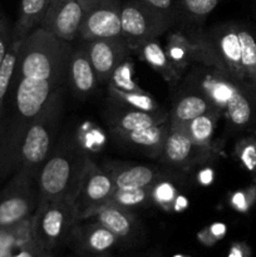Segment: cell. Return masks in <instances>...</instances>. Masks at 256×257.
I'll list each match as a JSON object with an SVG mask.
<instances>
[{"instance_id": "obj_1", "label": "cell", "mask_w": 256, "mask_h": 257, "mask_svg": "<svg viewBox=\"0 0 256 257\" xmlns=\"http://www.w3.org/2000/svg\"><path fill=\"white\" fill-rule=\"evenodd\" d=\"M88 157L75 136L72 133L60 136L38 173L40 201L73 202Z\"/></svg>"}, {"instance_id": "obj_2", "label": "cell", "mask_w": 256, "mask_h": 257, "mask_svg": "<svg viewBox=\"0 0 256 257\" xmlns=\"http://www.w3.org/2000/svg\"><path fill=\"white\" fill-rule=\"evenodd\" d=\"M192 90L205 94L235 130H246L256 122V95L222 73L203 67L192 74Z\"/></svg>"}, {"instance_id": "obj_3", "label": "cell", "mask_w": 256, "mask_h": 257, "mask_svg": "<svg viewBox=\"0 0 256 257\" xmlns=\"http://www.w3.org/2000/svg\"><path fill=\"white\" fill-rule=\"evenodd\" d=\"M63 113V89L58 90L33 120L23 141L18 170L39 173L58 140ZM17 170V171H18ZM15 171V172H17Z\"/></svg>"}, {"instance_id": "obj_4", "label": "cell", "mask_w": 256, "mask_h": 257, "mask_svg": "<svg viewBox=\"0 0 256 257\" xmlns=\"http://www.w3.org/2000/svg\"><path fill=\"white\" fill-rule=\"evenodd\" d=\"M79 222L74 203L70 201H40L33 216V236L42 250L54 253L68 242L73 227Z\"/></svg>"}, {"instance_id": "obj_5", "label": "cell", "mask_w": 256, "mask_h": 257, "mask_svg": "<svg viewBox=\"0 0 256 257\" xmlns=\"http://www.w3.org/2000/svg\"><path fill=\"white\" fill-rule=\"evenodd\" d=\"M40 203L37 173L18 170L0 191V227L33 217Z\"/></svg>"}, {"instance_id": "obj_6", "label": "cell", "mask_w": 256, "mask_h": 257, "mask_svg": "<svg viewBox=\"0 0 256 257\" xmlns=\"http://www.w3.org/2000/svg\"><path fill=\"white\" fill-rule=\"evenodd\" d=\"M175 25L173 20L141 0H125L120 7L122 39L131 52L143 43L158 39Z\"/></svg>"}, {"instance_id": "obj_7", "label": "cell", "mask_w": 256, "mask_h": 257, "mask_svg": "<svg viewBox=\"0 0 256 257\" xmlns=\"http://www.w3.org/2000/svg\"><path fill=\"white\" fill-rule=\"evenodd\" d=\"M115 190L114 182L107 171L88 157L77 196L73 201L78 220H85L93 211L109 202Z\"/></svg>"}, {"instance_id": "obj_8", "label": "cell", "mask_w": 256, "mask_h": 257, "mask_svg": "<svg viewBox=\"0 0 256 257\" xmlns=\"http://www.w3.org/2000/svg\"><path fill=\"white\" fill-rule=\"evenodd\" d=\"M218 153L215 145L202 146L192 142L185 133L170 123V131L166 137L160 161L177 168H191L203 165Z\"/></svg>"}, {"instance_id": "obj_9", "label": "cell", "mask_w": 256, "mask_h": 257, "mask_svg": "<svg viewBox=\"0 0 256 257\" xmlns=\"http://www.w3.org/2000/svg\"><path fill=\"white\" fill-rule=\"evenodd\" d=\"M120 0H97L85 10L79 30L83 42L97 39H122Z\"/></svg>"}, {"instance_id": "obj_10", "label": "cell", "mask_w": 256, "mask_h": 257, "mask_svg": "<svg viewBox=\"0 0 256 257\" xmlns=\"http://www.w3.org/2000/svg\"><path fill=\"white\" fill-rule=\"evenodd\" d=\"M120 242L119 238L93 218L77 222L68 243L82 257H105Z\"/></svg>"}, {"instance_id": "obj_11", "label": "cell", "mask_w": 256, "mask_h": 257, "mask_svg": "<svg viewBox=\"0 0 256 257\" xmlns=\"http://www.w3.org/2000/svg\"><path fill=\"white\" fill-rule=\"evenodd\" d=\"M84 15V7L78 0H52L39 28L64 42H72L79 38Z\"/></svg>"}, {"instance_id": "obj_12", "label": "cell", "mask_w": 256, "mask_h": 257, "mask_svg": "<svg viewBox=\"0 0 256 257\" xmlns=\"http://www.w3.org/2000/svg\"><path fill=\"white\" fill-rule=\"evenodd\" d=\"M99 82H109L115 68L130 58L128 47L123 39H97L84 45Z\"/></svg>"}, {"instance_id": "obj_13", "label": "cell", "mask_w": 256, "mask_h": 257, "mask_svg": "<svg viewBox=\"0 0 256 257\" xmlns=\"http://www.w3.org/2000/svg\"><path fill=\"white\" fill-rule=\"evenodd\" d=\"M112 177L115 188L135 190V188L152 187L158 180L170 173L153 166L132 165V163L109 162L104 168Z\"/></svg>"}, {"instance_id": "obj_14", "label": "cell", "mask_w": 256, "mask_h": 257, "mask_svg": "<svg viewBox=\"0 0 256 257\" xmlns=\"http://www.w3.org/2000/svg\"><path fill=\"white\" fill-rule=\"evenodd\" d=\"M98 79L84 47L70 50L67 68V83L78 97H87L97 88Z\"/></svg>"}, {"instance_id": "obj_15", "label": "cell", "mask_w": 256, "mask_h": 257, "mask_svg": "<svg viewBox=\"0 0 256 257\" xmlns=\"http://www.w3.org/2000/svg\"><path fill=\"white\" fill-rule=\"evenodd\" d=\"M168 118H170V114L165 112H143V110L131 109V108L118 104V107L113 108L108 113L107 122L110 133L118 135V133L132 132V131L152 127L158 123L165 122Z\"/></svg>"}, {"instance_id": "obj_16", "label": "cell", "mask_w": 256, "mask_h": 257, "mask_svg": "<svg viewBox=\"0 0 256 257\" xmlns=\"http://www.w3.org/2000/svg\"><path fill=\"white\" fill-rule=\"evenodd\" d=\"M168 131H170V118L152 127L142 128L132 132L118 133L113 135V137L127 147L142 151L150 157H160Z\"/></svg>"}, {"instance_id": "obj_17", "label": "cell", "mask_w": 256, "mask_h": 257, "mask_svg": "<svg viewBox=\"0 0 256 257\" xmlns=\"http://www.w3.org/2000/svg\"><path fill=\"white\" fill-rule=\"evenodd\" d=\"M87 218L98 221L100 225L114 233L120 241L130 240L137 230V220H136L135 212L110 202L98 207Z\"/></svg>"}, {"instance_id": "obj_18", "label": "cell", "mask_w": 256, "mask_h": 257, "mask_svg": "<svg viewBox=\"0 0 256 257\" xmlns=\"http://www.w3.org/2000/svg\"><path fill=\"white\" fill-rule=\"evenodd\" d=\"M165 49L181 75L192 63L198 64V45L188 32L180 29L171 32L167 37Z\"/></svg>"}, {"instance_id": "obj_19", "label": "cell", "mask_w": 256, "mask_h": 257, "mask_svg": "<svg viewBox=\"0 0 256 257\" xmlns=\"http://www.w3.org/2000/svg\"><path fill=\"white\" fill-rule=\"evenodd\" d=\"M135 53L142 62L150 65L155 72H157L170 84L175 85L182 77L177 72L175 65L172 64L165 47H162L158 39H152L143 43Z\"/></svg>"}, {"instance_id": "obj_20", "label": "cell", "mask_w": 256, "mask_h": 257, "mask_svg": "<svg viewBox=\"0 0 256 257\" xmlns=\"http://www.w3.org/2000/svg\"><path fill=\"white\" fill-rule=\"evenodd\" d=\"M211 112H220V110L205 94L197 90H192L191 93L178 98L168 114L171 122H187Z\"/></svg>"}, {"instance_id": "obj_21", "label": "cell", "mask_w": 256, "mask_h": 257, "mask_svg": "<svg viewBox=\"0 0 256 257\" xmlns=\"http://www.w3.org/2000/svg\"><path fill=\"white\" fill-rule=\"evenodd\" d=\"M52 0H20L19 13L13 25V39H23L42 23Z\"/></svg>"}, {"instance_id": "obj_22", "label": "cell", "mask_w": 256, "mask_h": 257, "mask_svg": "<svg viewBox=\"0 0 256 257\" xmlns=\"http://www.w3.org/2000/svg\"><path fill=\"white\" fill-rule=\"evenodd\" d=\"M221 117H222L221 112H211L187 120V122H171L170 120V123L182 131L192 142L202 146H211L213 145V135H215L216 125Z\"/></svg>"}, {"instance_id": "obj_23", "label": "cell", "mask_w": 256, "mask_h": 257, "mask_svg": "<svg viewBox=\"0 0 256 257\" xmlns=\"http://www.w3.org/2000/svg\"><path fill=\"white\" fill-rule=\"evenodd\" d=\"M35 242L33 236V217L17 225L0 227V257H9L19 248Z\"/></svg>"}, {"instance_id": "obj_24", "label": "cell", "mask_w": 256, "mask_h": 257, "mask_svg": "<svg viewBox=\"0 0 256 257\" xmlns=\"http://www.w3.org/2000/svg\"><path fill=\"white\" fill-rule=\"evenodd\" d=\"M222 0H178L176 24L198 28Z\"/></svg>"}, {"instance_id": "obj_25", "label": "cell", "mask_w": 256, "mask_h": 257, "mask_svg": "<svg viewBox=\"0 0 256 257\" xmlns=\"http://www.w3.org/2000/svg\"><path fill=\"white\" fill-rule=\"evenodd\" d=\"M108 92H109L110 98L115 100L119 105H122V107L151 113L162 112L157 100L150 93L145 92L143 89L133 90V92H124V90L108 87Z\"/></svg>"}, {"instance_id": "obj_26", "label": "cell", "mask_w": 256, "mask_h": 257, "mask_svg": "<svg viewBox=\"0 0 256 257\" xmlns=\"http://www.w3.org/2000/svg\"><path fill=\"white\" fill-rule=\"evenodd\" d=\"M20 43H22V39H13L9 50H8L7 55H5L4 60L0 65V124H2L5 98H7L8 90H9L10 83H12L13 75L15 72Z\"/></svg>"}, {"instance_id": "obj_27", "label": "cell", "mask_w": 256, "mask_h": 257, "mask_svg": "<svg viewBox=\"0 0 256 257\" xmlns=\"http://www.w3.org/2000/svg\"><path fill=\"white\" fill-rule=\"evenodd\" d=\"M109 202L120 206L123 208H127L130 211L146 207L150 203H152L151 187L135 188V190H119V188H117L110 197Z\"/></svg>"}, {"instance_id": "obj_28", "label": "cell", "mask_w": 256, "mask_h": 257, "mask_svg": "<svg viewBox=\"0 0 256 257\" xmlns=\"http://www.w3.org/2000/svg\"><path fill=\"white\" fill-rule=\"evenodd\" d=\"M151 193H152V202L167 212H172L176 198L180 195L171 175L158 180L151 187Z\"/></svg>"}, {"instance_id": "obj_29", "label": "cell", "mask_w": 256, "mask_h": 257, "mask_svg": "<svg viewBox=\"0 0 256 257\" xmlns=\"http://www.w3.org/2000/svg\"><path fill=\"white\" fill-rule=\"evenodd\" d=\"M235 157L237 162L256 180V137H243L236 143Z\"/></svg>"}, {"instance_id": "obj_30", "label": "cell", "mask_w": 256, "mask_h": 257, "mask_svg": "<svg viewBox=\"0 0 256 257\" xmlns=\"http://www.w3.org/2000/svg\"><path fill=\"white\" fill-rule=\"evenodd\" d=\"M133 64L130 59H124L113 72L108 87L115 88V89L124 90V92H133V90H141L142 88L133 80Z\"/></svg>"}, {"instance_id": "obj_31", "label": "cell", "mask_w": 256, "mask_h": 257, "mask_svg": "<svg viewBox=\"0 0 256 257\" xmlns=\"http://www.w3.org/2000/svg\"><path fill=\"white\" fill-rule=\"evenodd\" d=\"M228 203L237 212H248L256 205V180H253V183L248 187L231 193L228 197Z\"/></svg>"}, {"instance_id": "obj_32", "label": "cell", "mask_w": 256, "mask_h": 257, "mask_svg": "<svg viewBox=\"0 0 256 257\" xmlns=\"http://www.w3.org/2000/svg\"><path fill=\"white\" fill-rule=\"evenodd\" d=\"M13 42V25L0 12V65Z\"/></svg>"}, {"instance_id": "obj_33", "label": "cell", "mask_w": 256, "mask_h": 257, "mask_svg": "<svg viewBox=\"0 0 256 257\" xmlns=\"http://www.w3.org/2000/svg\"><path fill=\"white\" fill-rule=\"evenodd\" d=\"M145 4L150 5L151 8L157 12L162 13L166 17L173 20L176 24V17H177V2L178 0H141Z\"/></svg>"}, {"instance_id": "obj_34", "label": "cell", "mask_w": 256, "mask_h": 257, "mask_svg": "<svg viewBox=\"0 0 256 257\" xmlns=\"http://www.w3.org/2000/svg\"><path fill=\"white\" fill-rule=\"evenodd\" d=\"M9 257H54V253H49L47 251L42 250L37 243L33 242L19 248Z\"/></svg>"}, {"instance_id": "obj_35", "label": "cell", "mask_w": 256, "mask_h": 257, "mask_svg": "<svg viewBox=\"0 0 256 257\" xmlns=\"http://www.w3.org/2000/svg\"><path fill=\"white\" fill-rule=\"evenodd\" d=\"M250 247L245 242H233L228 250L227 257H250Z\"/></svg>"}, {"instance_id": "obj_36", "label": "cell", "mask_w": 256, "mask_h": 257, "mask_svg": "<svg viewBox=\"0 0 256 257\" xmlns=\"http://www.w3.org/2000/svg\"><path fill=\"white\" fill-rule=\"evenodd\" d=\"M196 237H197V241L201 243V245H203L205 247H212V246H215L216 243H217V241L213 238V236L211 235L210 231H208V227L206 226V227H203L202 230H200L197 232V235H196Z\"/></svg>"}, {"instance_id": "obj_37", "label": "cell", "mask_w": 256, "mask_h": 257, "mask_svg": "<svg viewBox=\"0 0 256 257\" xmlns=\"http://www.w3.org/2000/svg\"><path fill=\"white\" fill-rule=\"evenodd\" d=\"M208 231H210L211 235L213 236L216 241H221L226 236V232H227V227H226L225 223L222 222H213L211 223L210 226H207Z\"/></svg>"}, {"instance_id": "obj_38", "label": "cell", "mask_w": 256, "mask_h": 257, "mask_svg": "<svg viewBox=\"0 0 256 257\" xmlns=\"http://www.w3.org/2000/svg\"><path fill=\"white\" fill-rule=\"evenodd\" d=\"M213 180H215V171L211 167L203 168L198 172L197 182L201 186H210L213 182Z\"/></svg>"}, {"instance_id": "obj_39", "label": "cell", "mask_w": 256, "mask_h": 257, "mask_svg": "<svg viewBox=\"0 0 256 257\" xmlns=\"http://www.w3.org/2000/svg\"><path fill=\"white\" fill-rule=\"evenodd\" d=\"M188 207V201L185 196L178 195L177 198L175 201V205H173V212H182L186 208Z\"/></svg>"}, {"instance_id": "obj_40", "label": "cell", "mask_w": 256, "mask_h": 257, "mask_svg": "<svg viewBox=\"0 0 256 257\" xmlns=\"http://www.w3.org/2000/svg\"><path fill=\"white\" fill-rule=\"evenodd\" d=\"M78 2H79L80 4H82L83 7H84V9H85V10H87L88 8H89L90 5L93 4V3L97 2V0H78Z\"/></svg>"}, {"instance_id": "obj_41", "label": "cell", "mask_w": 256, "mask_h": 257, "mask_svg": "<svg viewBox=\"0 0 256 257\" xmlns=\"http://www.w3.org/2000/svg\"><path fill=\"white\" fill-rule=\"evenodd\" d=\"M172 257H192V256L185 255V253H176V255H173Z\"/></svg>"}, {"instance_id": "obj_42", "label": "cell", "mask_w": 256, "mask_h": 257, "mask_svg": "<svg viewBox=\"0 0 256 257\" xmlns=\"http://www.w3.org/2000/svg\"><path fill=\"white\" fill-rule=\"evenodd\" d=\"M105 257H109V256H105Z\"/></svg>"}]
</instances>
